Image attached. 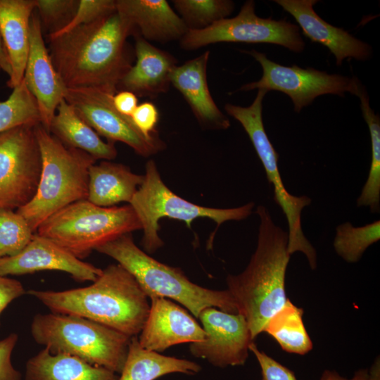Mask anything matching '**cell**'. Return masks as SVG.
Here are the masks:
<instances>
[{"mask_svg":"<svg viewBox=\"0 0 380 380\" xmlns=\"http://www.w3.org/2000/svg\"><path fill=\"white\" fill-rule=\"evenodd\" d=\"M141 229L129 204L101 207L86 199L70 204L50 216L38 227L37 234L81 260L101 245Z\"/></svg>","mask_w":380,"mask_h":380,"instance_id":"obj_7","label":"cell"},{"mask_svg":"<svg viewBox=\"0 0 380 380\" xmlns=\"http://www.w3.org/2000/svg\"><path fill=\"white\" fill-rule=\"evenodd\" d=\"M115 11V0H79L77 8L71 20L47 37H57L80 25L93 23Z\"/></svg>","mask_w":380,"mask_h":380,"instance_id":"obj_34","label":"cell"},{"mask_svg":"<svg viewBox=\"0 0 380 380\" xmlns=\"http://www.w3.org/2000/svg\"><path fill=\"white\" fill-rule=\"evenodd\" d=\"M209 56V51H206L177 65L171 76V84L183 96L201 125L210 129H225L230 127L229 120L216 105L208 87Z\"/></svg>","mask_w":380,"mask_h":380,"instance_id":"obj_19","label":"cell"},{"mask_svg":"<svg viewBox=\"0 0 380 380\" xmlns=\"http://www.w3.org/2000/svg\"><path fill=\"white\" fill-rule=\"evenodd\" d=\"M34 133L42 158L37 191L16 211L33 232L50 216L88 196L89 170L96 159L89 153L64 145L41 124Z\"/></svg>","mask_w":380,"mask_h":380,"instance_id":"obj_4","label":"cell"},{"mask_svg":"<svg viewBox=\"0 0 380 380\" xmlns=\"http://www.w3.org/2000/svg\"><path fill=\"white\" fill-rule=\"evenodd\" d=\"M115 7L131 26L134 36L148 42L180 40L188 31L165 0H115Z\"/></svg>","mask_w":380,"mask_h":380,"instance_id":"obj_21","label":"cell"},{"mask_svg":"<svg viewBox=\"0 0 380 380\" xmlns=\"http://www.w3.org/2000/svg\"><path fill=\"white\" fill-rule=\"evenodd\" d=\"M198 319L205 337L190 343L191 355L219 367L244 365L253 341L245 317L209 307L201 312Z\"/></svg>","mask_w":380,"mask_h":380,"instance_id":"obj_14","label":"cell"},{"mask_svg":"<svg viewBox=\"0 0 380 380\" xmlns=\"http://www.w3.org/2000/svg\"><path fill=\"white\" fill-rule=\"evenodd\" d=\"M136 63L120 80L118 89L137 96L155 98L168 91L171 76L177 65L176 58L139 36H135Z\"/></svg>","mask_w":380,"mask_h":380,"instance_id":"obj_20","label":"cell"},{"mask_svg":"<svg viewBox=\"0 0 380 380\" xmlns=\"http://www.w3.org/2000/svg\"><path fill=\"white\" fill-rule=\"evenodd\" d=\"M303 314L302 308L288 299L270 317L263 331L272 336L284 350L305 355L312 350V343L304 326Z\"/></svg>","mask_w":380,"mask_h":380,"instance_id":"obj_27","label":"cell"},{"mask_svg":"<svg viewBox=\"0 0 380 380\" xmlns=\"http://www.w3.org/2000/svg\"><path fill=\"white\" fill-rule=\"evenodd\" d=\"M142 184L138 188L129 205L133 208L144 231L142 244L148 253H153L163 245L158 236L159 220L172 218L186 222L191 229L194 220L207 217L219 227L229 220L240 221L253 213V202L232 208H215L198 205L185 200L172 192L163 182L153 160L145 167Z\"/></svg>","mask_w":380,"mask_h":380,"instance_id":"obj_8","label":"cell"},{"mask_svg":"<svg viewBox=\"0 0 380 380\" xmlns=\"http://www.w3.org/2000/svg\"><path fill=\"white\" fill-rule=\"evenodd\" d=\"M357 96L360 108L369 130L372 145V160L367 179L357 199V207H369L371 213L380 211V118L369 106V99L362 85Z\"/></svg>","mask_w":380,"mask_h":380,"instance_id":"obj_28","label":"cell"},{"mask_svg":"<svg viewBox=\"0 0 380 380\" xmlns=\"http://www.w3.org/2000/svg\"><path fill=\"white\" fill-rule=\"evenodd\" d=\"M50 133L66 146L82 150L96 160H110L118 154L114 143L103 141L64 99L56 109Z\"/></svg>","mask_w":380,"mask_h":380,"instance_id":"obj_25","label":"cell"},{"mask_svg":"<svg viewBox=\"0 0 380 380\" xmlns=\"http://www.w3.org/2000/svg\"><path fill=\"white\" fill-rule=\"evenodd\" d=\"M248 349L253 353L260 366L262 380H297L291 370L259 350L253 342L250 343Z\"/></svg>","mask_w":380,"mask_h":380,"instance_id":"obj_35","label":"cell"},{"mask_svg":"<svg viewBox=\"0 0 380 380\" xmlns=\"http://www.w3.org/2000/svg\"><path fill=\"white\" fill-rule=\"evenodd\" d=\"M34 10L35 0H0V32L12 69L7 84L12 89L23 80Z\"/></svg>","mask_w":380,"mask_h":380,"instance_id":"obj_22","label":"cell"},{"mask_svg":"<svg viewBox=\"0 0 380 380\" xmlns=\"http://www.w3.org/2000/svg\"><path fill=\"white\" fill-rule=\"evenodd\" d=\"M30 331L51 353L75 356L116 374L123 369L132 338L87 318L53 312L35 315Z\"/></svg>","mask_w":380,"mask_h":380,"instance_id":"obj_6","label":"cell"},{"mask_svg":"<svg viewBox=\"0 0 380 380\" xmlns=\"http://www.w3.org/2000/svg\"><path fill=\"white\" fill-rule=\"evenodd\" d=\"M116 373L77 357L44 348L28 360L25 380H118Z\"/></svg>","mask_w":380,"mask_h":380,"instance_id":"obj_24","label":"cell"},{"mask_svg":"<svg viewBox=\"0 0 380 380\" xmlns=\"http://www.w3.org/2000/svg\"><path fill=\"white\" fill-rule=\"evenodd\" d=\"M42 270L70 274L77 281H94L103 270L83 262L51 240L34 234L26 247L15 255L0 258V276L22 275Z\"/></svg>","mask_w":380,"mask_h":380,"instance_id":"obj_16","label":"cell"},{"mask_svg":"<svg viewBox=\"0 0 380 380\" xmlns=\"http://www.w3.org/2000/svg\"><path fill=\"white\" fill-rule=\"evenodd\" d=\"M52 312L82 317L137 336L146 322L150 305L134 277L119 264L108 265L92 284L62 291L30 290Z\"/></svg>","mask_w":380,"mask_h":380,"instance_id":"obj_3","label":"cell"},{"mask_svg":"<svg viewBox=\"0 0 380 380\" xmlns=\"http://www.w3.org/2000/svg\"><path fill=\"white\" fill-rule=\"evenodd\" d=\"M267 92L258 89L253 102L248 107L227 103V113L239 121L248 135L274 189V200L281 208L288 224V250L291 255L301 252L312 270L317 267V253L305 237L301 226V213L311 203L307 196H295L285 188L278 167L279 155L270 141L262 121V101Z\"/></svg>","mask_w":380,"mask_h":380,"instance_id":"obj_9","label":"cell"},{"mask_svg":"<svg viewBox=\"0 0 380 380\" xmlns=\"http://www.w3.org/2000/svg\"><path fill=\"white\" fill-rule=\"evenodd\" d=\"M297 21L303 33L312 42L319 43L329 49L341 65L346 58L366 61L372 54L369 44L343 29L329 24L315 11L317 0H274Z\"/></svg>","mask_w":380,"mask_h":380,"instance_id":"obj_18","label":"cell"},{"mask_svg":"<svg viewBox=\"0 0 380 380\" xmlns=\"http://www.w3.org/2000/svg\"><path fill=\"white\" fill-rule=\"evenodd\" d=\"M319 380H380L379 360H376L369 369H359L350 379L341 376L335 371L325 370Z\"/></svg>","mask_w":380,"mask_h":380,"instance_id":"obj_39","label":"cell"},{"mask_svg":"<svg viewBox=\"0 0 380 380\" xmlns=\"http://www.w3.org/2000/svg\"><path fill=\"white\" fill-rule=\"evenodd\" d=\"M25 293L26 291L20 281L0 276V315L13 300Z\"/></svg>","mask_w":380,"mask_h":380,"instance_id":"obj_38","label":"cell"},{"mask_svg":"<svg viewBox=\"0 0 380 380\" xmlns=\"http://www.w3.org/2000/svg\"><path fill=\"white\" fill-rule=\"evenodd\" d=\"M380 239V221L362 227L347 222L338 225L333 242L336 253L349 263L360 260L366 249Z\"/></svg>","mask_w":380,"mask_h":380,"instance_id":"obj_29","label":"cell"},{"mask_svg":"<svg viewBox=\"0 0 380 380\" xmlns=\"http://www.w3.org/2000/svg\"><path fill=\"white\" fill-rule=\"evenodd\" d=\"M23 81L37 103L41 125L50 132L52 120L67 88L53 67L35 10L30 20V49Z\"/></svg>","mask_w":380,"mask_h":380,"instance_id":"obj_15","label":"cell"},{"mask_svg":"<svg viewBox=\"0 0 380 380\" xmlns=\"http://www.w3.org/2000/svg\"><path fill=\"white\" fill-rule=\"evenodd\" d=\"M200 370V365L194 362L144 349L135 336L131 338L126 361L118 380H155L170 373L194 374Z\"/></svg>","mask_w":380,"mask_h":380,"instance_id":"obj_26","label":"cell"},{"mask_svg":"<svg viewBox=\"0 0 380 380\" xmlns=\"http://www.w3.org/2000/svg\"><path fill=\"white\" fill-rule=\"evenodd\" d=\"M255 213L260 221L255 251L241 273L227 277V290L245 317L253 340L289 299L285 277L291 256L287 232L274 223L265 206L258 205Z\"/></svg>","mask_w":380,"mask_h":380,"instance_id":"obj_2","label":"cell"},{"mask_svg":"<svg viewBox=\"0 0 380 380\" xmlns=\"http://www.w3.org/2000/svg\"><path fill=\"white\" fill-rule=\"evenodd\" d=\"M34 126L20 125L0 134V208L18 210L37 191L42 158Z\"/></svg>","mask_w":380,"mask_h":380,"instance_id":"obj_12","label":"cell"},{"mask_svg":"<svg viewBox=\"0 0 380 380\" xmlns=\"http://www.w3.org/2000/svg\"><path fill=\"white\" fill-rule=\"evenodd\" d=\"M41 124L37 103L23 80L9 97L0 102V134L13 127Z\"/></svg>","mask_w":380,"mask_h":380,"instance_id":"obj_31","label":"cell"},{"mask_svg":"<svg viewBox=\"0 0 380 380\" xmlns=\"http://www.w3.org/2000/svg\"><path fill=\"white\" fill-rule=\"evenodd\" d=\"M243 52L253 56L262 66V75L256 82L245 84L239 91L264 89L281 91L291 99L296 113L310 105L319 96L346 92L357 96L362 83L356 77L329 74L312 68H301L296 65L284 66L267 58L264 53L251 50Z\"/></svg>","mask_w":380,"mask_h":380,"instance_id":"obj_11","label":"cell"},{"mask_svg":"<svg viewBox=\"0 0 380 380\" xmlns=\"http://www.w3.org/2000/svg\"><path fill=\"white\" fill-rule=\"evenodd\" d=\"M18 336L11 333L0 341V380H21V374L11 363V354Z\"/></svg>","mask_w":380,"mask_h":380,"instance_id":"obj_37","label":"cell"},{"mask_svg":"<svg viewBox=\"0 0 380 380\" xmlns=\"http://www.w3.org/2000/svg\"><path fill=\"white\" fill-rule=\"evenodd\" d=\"M95 251L113 258L128 271L148 298L175 300L196 318L203 309L209 307L232 314L239 313L227 289L212 290L191 282L180 269L163 264L141 250L131 233L109 241Z\"/></svg>","mask_w":380,"mask_h":380,"instance_id":"obj_5","label":"cell"},{"mask_svg":"<svg viewBox=\"0 0 380 380\" xmlns=\"http://www.w3.org/2000/svg\"><path fill=\"white\" fill-rule=\"evenodd\" d=\"M113 103L120 113L131 118L138 106V99L134 93L121 90L113 95Z\"/></svg>","mask_w":380,"mask_h":380,"instance_id":"obj_40","label":"cell"},{"mask_svg":"<svg viewBox=\"0 0 380 380\" xmlns=\"http://www.w3.org/2000/svg\"><path fill=\"white\" fill-rule=\"evenodd\" d=\"M179 41L182 49L189 51L220 42L273 44L296 53L302 52L305 46L298 26L285 20L258 17L253 0L246 1L235 17L220 20L203 30H188Z\"/></svg>","mask_w":380,"mask_h":380,"instance_id":"obj_10","label":"cell"},{"mask_svg":"<svg viewBox=\"0 0 380 380\" xmlns=\"http://www.w3.org/2000/svg\"><path fill=\"white\" fill-rule=\"evenodd\" d=\"M172 3L188 30L205 29L227 18L234 8V3L229 0H174Z\"/></svg>","mask_w":380,"mask_h":380,"instance_id":"obj_30","label":"cell"},{"mask_svg":"<svg viewBox=\"0 0 380 380\" xmlns=\"http://www.w3.org/2000/svg\"><path fill=\"white\" fill-rule=\"evenodd\" d=\"M136 127L145 135L153 136L157 134L156 129L159 119L156 106L151 102H144L137 107L131 116Z\"/></svg>","mask_w":380,"mask_h":380,"instance_id":"obj_36","label":"cell"},{"mask_svg":"<svg viewBox=\"0 0 380 380\" xmlns=\"http://www.w3.org/2000/svg\"><path fill=\"white\" fill-rule=\"evenodd\" d=\"M113 95L94 88H67L64 100L99 136L108 142L121 141L137 154L148 157L162 151L165 144L158 134H144L130 117L120 113L113 103Z\"/></svg>","mask_w":380,"mask_h":380,"instance_id":"obj_13","label":"cell"},{"mask_svg":"<svg viewBox=\"0 0 380 380\" xmlns=\"http://www.w3.org/2000/svg\"><path fill=\"white\" fill-rule=\"evenodd\" d=\"M149 313L138 338L144 349L163 352L169 347L203 341L202 327L181 306L168 298H151Z\"/></svg>","mask_w":380,"mask_h":380,"instance_id":"obj_17","label":"cell"},{"mask_svg":"<svg viewBox=\"0 0 380 380\" xmlns=\"http://www.w3.org/2000/svg\"><path fill=\"white\" fill-rule=\"evenodd\" d=\"M0 68L6 72L8 77L11 75L12 69L10 60L5 49L1 34L0 32Z\"/></svg>","mask_w":380,"mask_h":380,"instance_id":"obj_41","label":"cell"},{"mask_svg":"<svg viewBox=\"0 0 380 380\" xmlns=\"http://www.w3.org/2000/svg\"><path fill=\"white\" fill-rule=\"evenodd\" d=\"M143 180L144 175L132 172L127 166L103 160L89 168L87 200L101 207L129 204Z\"/></svg>","mask_w":380,"mask_h":380,"instance_id":"obj_23","label":"cell"},{"mask_svg":"<svg viewBox=\"0 0 380 380\" xmlns=\"http://www.w3.org/2000/svg\"><path fill=\"white\" fill-rule=\"evenodd\" d=\"M78 4L79 0H35L42 27L49 30V34L58 30L71 20Z\"/></svg>","mask_w":380,"mask_h":380,"instance_id":"obj_33","label":"cell"},{"mask_svg":"<svg viewBox=\"0 0 380 380\" xmlns=\"http://www.w3.org/2000/svg\"><path fill=\"white\" fill-rule=\"evenodd\" d=\"M25 219L17 211L0 208V258L22 251L34 234Z\"/></svg>","mask_w":380,"mask_h":380,"instance_id":"obj_32","label":"cell"},{"mask_svg":"<svg viewBox=\"0 0 380 380\" xmlns=\"http://www.w3.org/2000/svg\"><path fill=\"white\" fill-rule=\"evenodd\" d=\"M129 24L115 11L93 23L48 37L49 54L66 88H94L114 95L132 65Z\"/></svg>","mask_w":380,"mask_h":380,"instance_id":"obj_1","label":"cell"}]
</instances>
